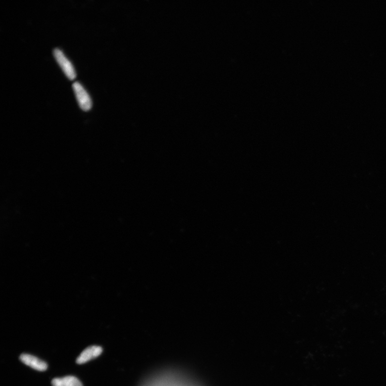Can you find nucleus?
Instances as JSON below:
<instances>
[{"mask_svg": "<svg viewBox=\"0 0 386 386\" xmlns=\"http://www.w3.org/2000/svg\"><path fill=\"white\" fill-rule=\"evenodd\" d=\"M19 359L23 363L38 371H45L48 367L47 363L31 354H22Z\"/></svg>", "mask_w": 386, "mask_h": 386, "instance_id": "3", "label": "nucleus"}, {"mask_svg": "<svg viewBox=\"0 0 386 386\" xmlns=\"http://www.w3.org/2000/svg\"><path fill=\"white\" fill-rule=\"evenodd\" d=\"M73 88L80 108L84 111L90 110L92 108L93 103L87 91L78 82L73 84Z\"/></svg>", "mask_w": 386, "mask_h": 386, "instance_id": "2", "label": "nucleus"}, {"mask_svg": "<svg viewBox=\"0 0 386 386\" xmlns=\"http://www.w3.org/2000/svg\"><path fill=\"white\" fill-rule=\"evenodd\" d=\"M53 55L56 61L67 77L70 80L75 79L76 73L74 66L72 63L66 58L62 50L55 48L53 49Z\"/></svg>", "mask_w": 386, "mask_h": 386, "instance_id": "1", "label": "nucleus"}, {"mask_svg": "<svg viewBox=\"0 0 386 386\" xmlns=\"http://www.w3.org/2000/svg\"><path fill=\"white\" fill-rule=\"evenodd\" d=\"M103 349L99 346H91L85 349L76 359L78 364H83L99 356L102 353Z\"/></svg>", "mask_w": 386, "mask_h": 386, "instance_id": "4", "label": "nucleus"}, {"mask_svg": "<svg viewBox=\"0 0 386 386\" xmlns=\"http://www.w3.org/2000/svg\"><path fill=\"white\" fill-rule=\"evenodd\" d=\"M53 386H83L80 381L73 376L55 378L52 380Z\"/></svg>", "mask_w": 386, "mask_h": 386, "instance_id": "5", "label": "nucleus"}]
</instances>
